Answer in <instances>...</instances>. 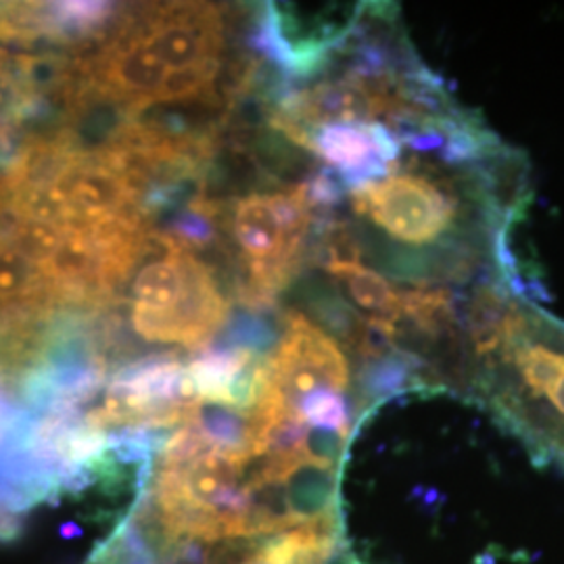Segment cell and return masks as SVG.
Listing matches in <instances>:
<instances>
[{
	"mask_svg": "<svg viewBox=\"0 0 564 564\" xmlns=\"http://www.w3.org/2000/svg\"><path fill=\"white\" fill-rule=\"evenodd\" d=\"M463 395L489 412L535 463L564 470V321L521 289L485 286L464 310Z\"/></svg>",
	"mask_w": 564,
	"mask_h": 564,
	"instance_id": "6da1fadb",
	"label": "cell"
},
{
	"mask_svg": "<svg viewBox=\"0 0 564 564\" xmlns=\"http://www.w3.org/2000/svg\"><path fill=\"white\" fill-rule=\"evenodd\" d=\"M224 46L226 23L214 4H144L113 21L76 65L93 99L134 118L153 105L209 101Z\"/></svg>",
	"mask_w": 564,
	"mask_h": 564,
	"instance_id": "7a4b0ae2",
	"label": "cell"
},
{
	"mask_svg": "<svg viewBox=\"0 0 564 564\" xmlns=\"http://www.w3.org/2000/svg\"><path fill=\"white\" fill-rule=\"evenodd\" d=\"M132 282L130 323L142 341L203 349L226 324L228 302L193 249L151 230Z\"/></svg>",
	"mask_w": 564,
	"mask_h": 564,
	"instance_id": "3957f363",
	"label": "cell"
},
{
	"mask_svg": "<svg viewBox=\"0 0 564 564\" xmlns=\"http://www.w3.org/2000/svg\"><path fill=\"white\" fill-rule=\"evenodd\" d=\"M228 235L239 249L249 303L272 302L305 263L323 209L314 202L310 182L274 193H251L228 212Z\"/></svg>",
	"mask_w": 564,
	"mask_h": 564,
	"instance_id": "277c9868",
	"label": "cell"
},
{
	"mask_svg": "<svg viewBox=\"0 0 564 564\" xmlns=\"http://www.w3.org/2000/svg\"><path fill=\"white\" fill-rule=\"evenodd\" d=\"M72 76V61L63 57L15 55L0 48V147L41 113L42 102L51 97L63 101V88Z\"/></svg>",
	"mask_w": 564,
	"mask_h": 564,
	"instance_id": "5b68a950",
	"label": "cell"
}]
</instances>
